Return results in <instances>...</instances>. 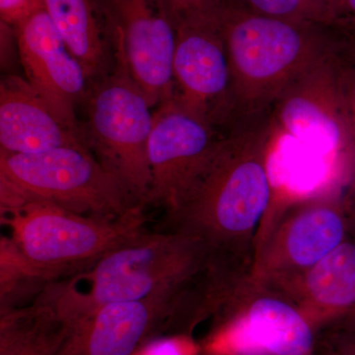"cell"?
<instances>
[{"mask_svg":"<svg viewBox=\"0 0 355 355\" xmlns=\"http://www.w3.org/2000/svg\"><path fill=\"white\" fill-rule=\"evenodd\" d=\"M109 34L120 40L128 69L153 108L174 95L176 28L160 0H96Z\"/></svg>","mask_w":355,"mask_h":355,"instance_id":"30bf717a","label":"cell"},{"mask_svg":"<svg viewBox=\"0 0 355 355\" xmlns=\"http://www.w3.org/2000/svg\"><path fill=\"white\" fill-rule=\"evenodd\" d=\"M43 7V0H0L1 22L16 27L28 16Z\"/></svg>","mask_w":355,"mask_h":355,"instance_id":"cb8c5ba5","label":"cell"},{"mask_svg":"<svg viewBox=\"0 0 355 355\" xmlns=\"http://www.w3.org/2000/svg\"><path fill=\"white\" fill-rule=\"evenodd\" d=\"M263 284L291 299L317 335L355 329V241L352 237L309 270Z\"/></svg>","mask_w":355,"mask_h":355,"instance_id":"9a60e30c","label":"cell"},{"mask_svg":"<svg viewBox=\"0 0 355 355\" xmlns=\"http://www.w3.org/2000/svg\"><path fill=\"white\" fill-rule=\"evenodd\" d=\"M336 19L355 17V0H323Z\"/></svg>","mask_w":355,"mask_h":355,"instance_id":"4316f807","label":"cell"},{"mask_svg":"<svg viewBox=\"0 0 355 355\" xmlns=\"http://www.w3.org/2000/svg\"><path fill=\"white\" fill-rule=\"evenodd\" d=\"M205 354L318 355V335L282 292L249 277L222 300Z\"/></svg>","mask_w":355,"mask_h":355,"instance_id":"52a82bcc","label":"cell"},{"mask_svg":"<svg viewBox=\"0 0 355 355\" xmlns=\"http://www.w3.org/2000/svg\"><path fill=\"white\" fill-rule=\"evenodd\" d=\"M225 132L187 111L173 97L156 107L147 146L151 186L146 205L165 212L173 209L191 175Z\"/></svg>","mask_w":355,"mask_h":355,"instance_id":"4fadbf2b","label":"cell"},{"mask_svg":"<svg viewBox=\"0 0 355 355\" xmlns=\"http://www.w3.org/2000/svg\"><path fill=\"white\" fill-rule=\"evenodd\" d=\"M72 329L48 287L31 304L0 314V355H58Z\"/></svg>","mask_w":355,"mask_h":355,"instance_id":"e0dca14e","label":"cell"},{"mask_svg":"<svg viewBox=\"0 0 355 355\" xmlns=\"http://www.w3.org/2000/svg\"><path fill=\"white\" fill-rule=\"evenodd\" d=\"M343 22L345 23V24L349 25L350 28H352L354 31H355V17L352 18H343Z\"/></svg>","mask_w":355,"mask_h":355,"instance_id":"f1b7e54d","label":"cell"},{"mask_svg":"<svg viewBox=\"0 0 355 355\" xmlns=\"http://www.w3.org/2000/svg\"><path fill=\"white\" fill-rule=\"evenodd\" d=\"M209 253L202 242L183 233L144 231L112 250L86 272L87 291L69 279L50 286L58 310L72 327L109 303L139 300L186 284L205 268Z\"/></svg>","mask_w":355,"mask_h":355,"instance_id":"3957f363","label":"cell"},{"mask_svg":"<svg viewBox=\"0 0 355 355\" xmlns=\"http://www.w3.org/2000/svg\"><path fill=\"white\" fill-rule=\"evenodd\" d=\"M13 29L26 80L55 118L79 135L77 113L91 85L87 71L69 50L44 7Z\"/></svg>","mask_w":355,"mask_h":355,"instance_id":"7c38bea8","label":"cell"},{"mask_svg":"<svg viewBox=\"0 0 355 355\" xmlns=\"http://www.w3.org/2000/svg\"><path fill=\"white\" fill-rule=\"evenodd\" d=\"M173 58V99L218 130L235 123L230 69L219 22L179 26Z\"/></svg>","mask_w":355,"mask_h":355,"instance_id":"8fae6325","label":"cell"},{"mask_svg":"<svg viewBox=\"0 0 355 355\" xmlns=\"http://www.w3.org/2000/svg\"><path fill=\"white\" fill-rule=\"evenodd\" d=\"M187 284L139 300L102 306L73 327L58 355H132L149 340L164 336Z\"/></svg>","mask_w":355,"mask_h":355,"instance_id":"5bb4252c","label":"cell"},{"mask_svg":"<svg viewBox=\"0 0 355 355\" xmlns=\"http://www.w3.org/2000/svg\"><path fill=\"white\" fill-rule=\"evenodd\" d=\"M319 343V342H318ZM318 355H340L336 352L335 350L329 349L328 347H324V345L319 343V347H318Z\"/></svg>","mask_w":355,"mask_h":355,"instance_id":"83f0119b","label":"cell"},{"mask_svg":"<svg viewBox=\"0 0 355 355\" xmlns=\"http://www.w3.org/2000/svg\"><path fill=\"white\" fill-rule=\"evenodd\" d=\"M349 237L343 193L289 202L261 225L249 277L268 284L305 272Z\"/></svg>","mask_w":355,"mask_h":355,"instance_id":"9c48e42d","label":"cell"},{"mask_svg":"<svg viewBox=\"0 0 355 355\" xmlns=\"http://www.w3.org/2000/svg\"><path fill=\"white\" fill-rule=\"evenodd\" d=\"M205 355H219V354H205Z\"/></svg>","mask_w":355,"mask_h":355,"instance_id":"f546056e","label":"cell"},{"mask_svg":"<svg viewBox=\"0 0 355 355\" xmlns=\"http://www.w3.org/2000/svg\"><path fill=\"white\" fill-rule=\"evenodd\" d=\"M57 273L30 261L10 236L0 238V314L25 307L40 297Z\"/></svg>","mask_w":355,"mask_h":355,"instance_id":"d6986e66","label":"cell"},{"mask_svg":"<svg viewBox=\"0 0 355 355\" xmlns=\"http://www.w3.org/2000/svg\"><path fill=\"white\" fill-rule=\"evenodd\" d=\"M44 10L91 81L108 71L114 51L96 0H43Z\"/></svg>","mask_w":355,"mask_h":355,"instance_id":"ac0fdd59","label":"cell"},{"mask_svg":"<svg viewBox=\"0 0 355 355\" xmlns=\"http://www.w3.org/2000/svg\"><path fill=\"white\" fill-rule=\"evenodd\" d=\"M202 354V345L193 338L161 336L149 340L132 355H198Z\"/></svg>","mask_w":355,"mask_h":355,"instance_id":"603a6c76","label":"cell"},{"mask_svg":"<svg viewBox=\"0 0 355 355\" xmlns=\"http://www.w3.org/2000/svg\"><path fill=\"white\" fill-rule=\"evenodd\" d=\"M111 40L113 64L91 81L79 135L133 202L146 207L151 186L147 146L154 112L130 73L120 40L112 35Z\"/></svg>","mask_w":355,"mask_h":355,"instance_id":"277c9868","label":"cell"},{"mask_svg":"<svg viewBox=\"0 0 355 355\" xmlns=\"http://www.w3.org/2000/svg\"><path fill=\"white\" fill-rule=\"evenodd\" d=\"M343 200L349 216L350 237L355 241V169L343 191Z\"/></svg>","mask_w":355,"mask_h":355,"instance_id":"484cf974","label":"cell"},{"mask_svg":"<svg viewBox=\"0 0 355 355\" xmlns=\"http://www.w3.org/2000/svg\"><path fill=\"white\" fill-rule=\"evenodd\" d=\"M260 15L282 19L312 21L334 24L338 19L323 0H235Z\"/></svg>","mask_w":355,"mask_h":355,"instance_id":"ffe728a7","label":"cell"},{"mask_svg":"<svg viewBox=\"0 0 355 355\" xmlns=\"http://www.w3.org/2000/svg\"><path fill=\"white\" fill-rule=\"evenodd\" d=\"M340 81L355 151V34L352 29L340 53Z\"/></svg>","mask_w":355,"mask_h":355,"instance_id":"7402d4cb","label":"cell"},{"mask_svg":"<svg viewBox=\"0 0 355 355\" xmlns=\"http://www.w3.org/2000/svg\"><path fill=\"white\" fill-rule=\"evenodd\" d=\"M318 342L340 355H355V329H340L323 331Z\"/></svg>","mask_w":355,"mask_h":355,"instance_id":"d4e9b609","label":"cell"},{"mask_svg":"<svg viewBox=\"0 0 355 355\" xmlns=\"http://www.w3.org/2000/svg\"><path fill=\"white\" fill-rule=\"evenodd\" d=\"M347 28V27H345ZM342 44L282 93L272 109L277 132L286 133L321 158L345 184L355 168V151L340 81Z\"/></svg>","mask_w":355,"mask_h":355,"instance_id":"ba28073f","label":"cell"},{"mask_svg":"<svg viewBox=\"0 0 355 355\" xmlns=\"http://www.w3.org/2000/svg\"><path fill=\"white\" fill-rule=\"evenodd\" d=\"M85 146L64 127L38 93L22 77L4 76L0 83V153L31 154L64 146Z\"/></svg>","mask_w":355,"mask_h":355,"instance_id":"2e32d148","label":"cell"},{"mask_svg":"<svg viewBox=\"0 0 355 355\" xmlns=\"http://www.w3.org/2000/svg\"><path fill=\"white\" fill-rule=\"evenodd\" d=\"M272 114L238 119L191 175L162 230L202 242L210 256L249 270L272 200Z\"/></svg>","mask_w":355,"mask_h":355,"instance_id":"6da1fadb","label":"cell"},{"mask_svg":"<svg viewBox=\"0 0 355 355\" xmlns=\"http://www.w3.org/2000/svg\"><path fill=\"white\" fill-rule=\"evenodd\" d=\"M27 202L55 203L104 218L125 216L139 205L84 146L0 153V211Z\"/></svg>","mask_w":355,"mask_h":355,"instance_id":"5b68a950","label":"cell"},{"mask_svg":"<svg viewBox=\"0 0 355 355\" xmlns=\"http://www.w3.org/2000/svg\"><path fill=\"white\" fill-rule=\"evenodd\" d=\"M238 119L272 113L282 93L342 44L347 28L268 17L226 0L219 17Z\"/></svg>","mask_w":355,"mask_h":355,"instance_id":"7a4b0ae2","label":"cell"},{"mask_svg":"<svg viewBox=\"0 0 355 355\" xmlns=\"http://www.w3.org/2000/svg\"><path fill=\"white\" fill-rule=\"evenodd\" d=\"M175 28L200 22H219L226 0H160Z\"/></svg>","mask_w":355,"mask_h":355,"instance_id":"44dd1931","label":"cell"},{"mask_svg":"<svg viewBox=\"0 0 355 355\" xmlns=\"http://www.w3.org/2000/svg\"><path fill=\"white\" fill-rule=\"evenodd\" d=\"M144 205L104 218L55 203L27 202L1 211V223L23 254L60 279L86 272L112 250L146 230Z\"/></svg>","mask_w":355,"mask_h":355,"instance_id":"8992f818","label":"cell"}]
</instances>
